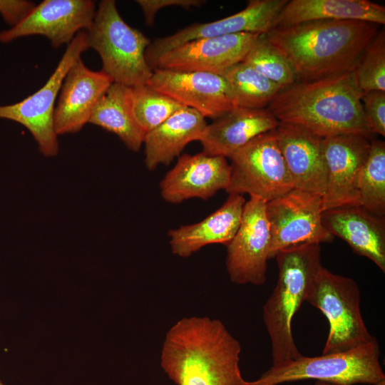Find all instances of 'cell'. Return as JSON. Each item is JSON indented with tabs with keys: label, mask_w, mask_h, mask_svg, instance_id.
Returning a JSON list of instances; mask_svg holds the SVG:
<instances>
[{
	"label": "cell",
	"mask_w": 385,
	"mask_h": 385,
	"mask_svg": "<svg viewBox=\"0 0 385 385\" xmlns=\"http://www.w3.org/2000/svg\"><path fill=\"white\" fill-rule=\"evenodd\" d=\"M381 27L359 20H318L274 27L265 34L299 81H312L354 68Z\"/></svg>",
	"instance_id": "obj_1"
},
{
	"label": "cell",
	"mask_w": 385,
	"mask_h": 385,
	"mask_svg": "<svg viewBox=\"0 0 385 385\" xmlns=\"http://www.w3.org/2000/svg\"><path fill=\"white\" fill-rule=\"evenodd\" d=\"M241 346L219 319L185 317L165 334L160 365L177 385H246Z\"/></svg>",
	"instance_id": "obj_2"
},
{
	"label": "cell",
	"mask_w": 385,
	"mask_h": 385,
	"mask_svg": "<svg viewBox=\"0 0 385 385\" xmlns=\"http://www.w3.org/2000/svg\"><path fill=\"white\" fill-rule=\"evenodd\" d=\"M354 68L316 81H299L281 90L267 108L279 122L322 138L344 134L370 138Z\"/></svg>",
	"instance_id": "obj_3"
},
{
	"label": "cell",
	"mask_w": 385,
	"mask_h": 385,
	"mask_svg": "<svg viewBox=\"0 0 385 385\" xmlns=\"http://www.w3.org/2000/svg\"><path fill=\"white\" fill-rule=\"evenodd\" d=\"M274 257L278 278L262 308L263 322L271 341L272 365L302 355L293 337L292 322L322 266L318 243L290 247Z\"/></svg>",
	"instance_id": "obj_4"
},
{
	"label": "cell",
	"mask_w": 385,
	"mask_h": 385,
	"mask_svg": "<svg viewBox=\"0 0 385 385\" xmlns=\"http://www.w3.org/2000/svg\"><path fill=\"white\" fill-rule=\"evenodd\" d=\"M90 48L102 61V71L113 82L130 87L145 84L153 71L145 58L150 40L121 17L114 0H103L86 30Z\"/></svg>",
	"instance_id": "obj_5"
},
{
	"label": "cell",
	"mask_w": 385,
	"mask_h": 385,
	"mask_svg": "<svg viewBox=\"0 0 385 385\" xmlns=\"http://www.w3.org/2000/svg\"><path fill=\"white\" fill-rule=\"evenodd\" d=\"M380 349L375 338L355 349L340 353L305 356L272 365L255 381L246 385H278L305 379L334 385L375 384L385 380L379 362Z\"/></svg>",
	"instance_id": "obj_6"
},
{
	"label": "cell",
	"mask_w": 385,
	"mask_h": 385,
	"mask_svg": "<svg viewBox=\"0 0 385 385\" xmlns=\"http://www.w3.org/2000/svg\"><path fill=\"white\" fill-rule=\"evenodd\" d=\"M360 297L359 287L353 279L321 267L305 302L319 309L329 322L322 354L349 351L375 339L361 316Z\"/></svg>",
	"instance_id": "obj_7"
},
{
	"label": "cell",
	"mask_w": 385,
	"mask_h": 385,
	"mask_svg": "<svg viewBox=\"0 0 385 385\" xmlns=\"http://www.w3.org/2000/svg\"><path fill=\"white\" fill-rule=\"evenodd\" d=\"M229 158V194H248L267 202L294 188L275 129L254 138Z\"/></svg>",
	"instance_id": "obj_8"
},
{
	"label": "cell",
	"mask_w": 385,
	"mask_h": 385,
	"mask_svg": "<svg viewBox=\"0 0 385 385\" xmlns=\"http://www.w3.org/2000/svg\"><path fill=\"white\" fill-rule=\"evenodd\" d=\"M89 48L86 31L78 32L48 80L39 90L21 101L0 106V118L14 120L29 130L40 152L46 157L58 152L57 134L53 125L55 101L63 81L71 66Z\"/></svg>",
	"instance_id": "obj_9"
},
{
	"label": "cell",
	"mask_w": 385,
	"mask_h": 385,
	"mask_svg": "<svg viewBox=\"0 0 385 385\" xmlns=\"http://www.w3.org/2000/svg\"><path fill=\"white\" fill-rule=\"evenodd\" d=\"M265 212L271 236L270 259L290 247L334 240L322 223L320 195L293 188L267 202Z\"/></svg>",
	"instance_id": "obj_10"
},
{
	"label": "cell",
	"mask_w": 385,
	"mask_h": 385,
	"mask_svg": "<svg viewBox=\"0 0 385 385\" xmlns=\"http://www.w3.org/2000/svg\"><path fill=\"white\" fill-rule=\"evenodd\" d=\"M265 207V200L250 197L240 227L227 245L226 269L233 283L262 285L266 281L271 236Z\"/></svg>",
	"instance_id": "obj_11"
},
{
	"label": "cell",
	"mask_w": 385,
	"mask_h": 385,
	"mask_svg": "<svg viewBox=\"0 0 385 385\" xmlns=\"http://www.w3.org/2000/svg\"><path fill=\"white\" fill-rule=\"evenodd\" d=\"M371 147L370 138L344 134L323 138L327 181L322 211L360 205L358 183Z\"/></svg>",
	"instance_id": "obj_12"
},
{
	"label": "cell",
	"mask_w": 385,
	"mask_h": 385,
	"mask_svg": "<svg viewBox=\"0 0 385 385\" xmlns=\"http://www.w3.org/2000/svg\"><path fill=\"white\" fill-rule=\"evenodd\" d=\"M288 0H250L242 11L210 23L193 24L170 36L150 43L145 58L152 68L165 53L188 41L240 33L264 34L271 30ZM152 69V68H151Z\"/></svg>",
	"instance_id": "obj_13"
},
{
	"label": "cell",
	"mask_w": 385,
	"mask_h": 385,
	"mask_svg": "<svg viewBox=\"0 0 385 385\" xmlns=\"http://www.w3.org/2000/svg\"><path fill=\"white\" fill-rule=\"evenodd\" d=\"M96 11L95 3L91 0H44L19 24L1 31L0 41L41 35L55 48L68 45L78 32L91 26Z\"/></svg>",
	"instance_id": "obj_14"
},
{
	"label": "cell",
	"mask_w": 385,
	"mask_h": 385,
	"mask_svg": "<svg viewBox=\"0 0 385 385\" xmlns=\"http://www.w3.org/2000/svg\"><path fill=\"white\" fill-rule=\"evenodd\" d=\"M260 34L240 33L192 40L159 57L151 68L220 75L242 62Z\"/></svg>",
	"instance_id": "obj_15"
},
{
	"label": "cell",
	"mask_w": 385,
	"mask_h": 385,
	"mask_svg": "<svg viewBox=\"0 0 385 385\" xmlns=\"http://www.w3.org/2000/svg\"><path fill=\"white\" fill-rule=\"evenodd\" d=\"M147 84L204 118L215 120L236 108L226 81L219 74L154 69Z\"/></svg>",
	"instance_id": "obj_16"
},
{
	"label": "cell",
	"mask_w": 385,
	"mask_h": 385,
	"mask_svg": "<svg viewBox=\"0 0 385 385\" xmlns=\"http://www.w3.org/2000/svg\"><path fill=\"white\" fill-rule=\"evenodd\" d=\"M230 178L231 166L226 158L203 152L184 154L161 180L160 193L165 201L174 204L193 197L206 200L220 190H226Z\"/></svg>",
	"instance_id": "obj_17"
},
{
	"label": "cell",
	"mask_w": 385,
	"mask_h": 385,
	"mask_svg": "<svg viewBox=\"0 0 385 385\" xmlns=\"http://www.w3.org/2000/svg\"><path fill=\"white\" fill-rule=\"evenodd\" d=\"M113 83L106 73L86 66L81 58L68 71L55 106L53 125L57 135L78 132L89 121L102 96Z\"/></svg>",
	"instance_id": "obj_18"
},
{
	"label": "cell",
	"mask_w": 385,
	"mask_h": 385,
	"mask_svg": "<svg viewBox=\"0 0 385 385\" xmlns=\"http://www.w3.org/2000/svg\"><path fill=\"white\" fill-rule=\"evenodd\" d=\"M275 131L294 188L322 197L327 181L323 138L284 122H279Z\"/></svg>",
	"instance_id": "obj_19"
},
{
	"label": "cell",
	"mask_w": 385,
	"mask_h": 385,
	"mask_svg": "<svg viewBox=\"0 0 385 385\" xmlns=\"http://www.w3.org/2000/svg\"><path fill=\"white\" fill-rule=\"evenodd\" d=\"M322 223L333 236L344 240L353 252L371 260L385 272V218L361 205L325 210Z\"/></svg>",
	"instance_id": "obj_20"
},
{
	"label": "cell",
	"mask_w": 385,
	"mask_h": 385,
	"mask_svg": "<svg viewBox=\"0 0 385 385\" xmlns=\"http://www.w3.org/2000/svg\"><path fill=\"white\" fill-rule=\"evenodd\" d=\"M278 124L267 108L236 107L207 125L198 141L203 153L230 158L254 138L276 129Z\"/></svg>",
	"instance_id": "obj_21"
},
{
	"label": "cell",
	"mask_w": 385,
	"mask_h": 385,
	"mask_svg": "<svg viewBox=\"0 0 385 385\" xmlns=\"http://www.w3.org/2000/svg\"><path fill=\"white\" fill-rule=\"evenodd\" d=\"M245 202L243 195L230 194L220 208L202 221L170 230L168 235L173 253L188 257L207 245H227L240 227Z\"/></svg>",
	"instance_id": "obj_22"
},
{
	"label": "cell",
	"mask_w": 385,
	"mask_h": 385,
	"mask_svg": "<svg viewBox=\"0 0 385 385\" xmlns=\"http://www.w3.org/2000/svg\"><path fill=\"white\" fill-rule=\"evenodd\" d=\"M207 123L197 111L183 107L145 134V163L148 170L168 165L186 145L199 140Z\"/></svg>",
	"instance_id": "obj_23"
},
{
	"label": "cell",
	"mask_w": 385,
	"mask_h": 385,
	"mask_svg": "<svg viewBox=\"0 0 385 385\" xmlns=\"http://www.w3.org/2000/svg\"><path fill=\"white\" fill-rule=\"evenodd\" d=\"M318 20H359L384 26L385 7L368 0H290L274 27Z\"/></svg>",
	"instance_id": "obj_24"
},
{
	"label": "cell",
	"mask_w": 385,
	"mask_h": 385,
	"mask_svg": "<svg viewBox=\"0 0 385 385\" xmlns=\"http://www.w3.org/2000/svg\"><path fill=\"white\" fill-rule=\"evenodd\" d=\"M88 123L115 133L134 152L144 142L145 134L133 111L132 87L113 82L96 103Z\"/></svg>",
	"instance_id": "obj_25"
},
{
	"label": "cell",
	"mask_w": 385,
	"mask_h": 385,
	"mask_svg": "<svg viewBox=\"0 0 385 385\" xmlns=\"http://www.w3.org/2000/svg\"><path fill=\"white\" fill-rule=\"evenodd\" d=\"M226 81L235 107L267 108L281 88L242 61L220 74Z\"/></svg>",
	"instance_id": "obj_26"
},
{
	"label": "cell",
	"mask_w": 385,
	"mask_h": 385,
	"mask_svg": "<svg viewBox=\"0 0 385 385\" xmlns=\"http://www.w3.org/2000/svg\"><path fill=\"white\" fill-rule=\"evenodd\" d=\"M360 205L369 212L385 215V143L371 140L368 156L358 183Z\"/></svg>",
	"instance_id": "obj_27"
},
{
	"label": "cell",
	"mask_w": 385,
	"mask_h": 385,
	"mask_svg": "<svg viewBox=\"0 0 385 385\" xmlns=\"http://www.w3.org/2000/svg\"><path fill=\"white\" fill-rule=\"evenodd\" d=\"M242 61L277 85L281 90L299 81L291 63L267 40L265 34H260Z\"/></svg>",
	"instance_id": "obj_28"
},
{
	"label": "cell",
	"mask_w": 385,
	"mask_h": 385,
	"mask_svg": "<svg viewBox=\"0 0 385 385\" xmlns=\"http://www.w3.org/2000/svg\"><path fill=\"white\" fill-rule=\"evenodd\" d=\"M132 104L135 120L145 134L184 107L147 83L132 87Z\"/></svg>",
	"instance_id": "obj_29"
},
{
	"label": "cell",
	"mask_w": 385,
	"mask_h": 385,
	"mask_svg": "<svg viewBox=\"0 0 385 385\" xmlns=\"http://www.w3.org/2000/svg\"><path fill=\"white\" fill-rule=\"evenodd\" d=\"M354 74L363 93L385 91V29L383 26L365 49Z\"/></svg>",
	"instance_id": "obj_30"
},
{
	"label": "cell",
	"mask_w": 385,
	"mask_h": 385,
	"mask_svg": "<svg viewBox=\"0 0 385 385\" xmlns=\"http://www.w3.org/2000/svg\"><path fill=\"white\" fill-rule=\"evenodd\" d=\"M362 107L366 125L371 134L385 136V91L364 93Z\"/></svg>",
	"instance_id": "obj_31"
},
{
	"label": "cell",
	"mask_w": 385,
	"mask_h": 385,
	"mask_svg": "<svg viewBox=\"0 0 385 385\" xmlns=\"http://www.w3.org/2000/svg\"><path fill=\"white\" fill-rule=\"evenodd\" d=\"M140 7L145 24L153 25L155 16L158 11L167 6H181L185 9L199 7L205 3L203 0H137Z\"/></svg>",
	"instance_id": "obj_32"
},
{
	"label": "cell",
	"mask_w": 385,
	"mask_h": 385,
	"mask_svg": "<svg viewBox=\"0 0 385 385\" xmlns=\"http://www.w3.org/2000/svg\"><path fill=\"white\" fill-rule=\"evenodd\" d=\"M35 6L36 4L29 1H0V12L13 26L22 21Z\"/></svg>",
	"instance_id": "obj_33"
},
{
	"label": "cell",
	"mask_w": 385,
	"mask_h": 385,
	"mask_svg": "<svg viewBox=\"0 0 385 385\" xmlns=\"http://www.w3.org/2000/svg\"><path fill=\"white\" fill-rule=\"evenodd\" d=\"M314 385H334L332 384L321 382V381H317ZM373 385H385V380H383L377 384H373Z\"/></svg>",
	"instance_id": "obj_34"
},
{
	"label": "cell",
	"mask_w": 385,
	"mask_h": 385,
	"mask_svg": "<svg viewBox=\"0 0 385 385\" xmlns=\"http://www.w3.org/2000/svg\"><path fill=\"white\" fill-rule=\"evenodd\" d=\"M0 385H5V384L0 380Z\"/></svg>",
	"instance_id": "obj_35"
}]
</instances>
